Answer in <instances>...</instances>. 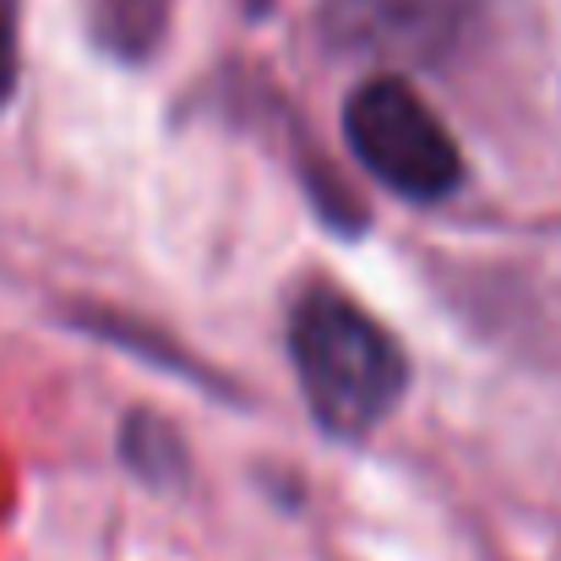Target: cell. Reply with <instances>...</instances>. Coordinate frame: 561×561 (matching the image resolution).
I'll list each match as a JSON object with an SVG mask.
<instances>
[{"label":"cell","instance_id":"7a4b0ae2","mask_svg":"<svg viewBox=\"0 0 561 561\" xmlns=\"http://www.w3.org/2000/svg\"><path fill=\"white\" fill-rule=\"evenodd\" d=\"M344 131H350L355 159L387 191H398L409 202H436V196H447L458 186V175H463V159H458L447 126L398 77H371L350 99Z\"/></svg>","mask_w":561,"mask_h":561},{"label":"cell","instance_id":"277c9868","mask_svg":"<svg viewBox=\"0 0 561 561\" xmlns=\"http://www.w3.org/2000/svg\"><path fill=\"white\" fill-rule=\"evenodd\" d=\"M11 82H16V55H11V33H5V16H0V104L11 99Z\"/></svg>","mask_w":561,"mask_h":561},{"label":"cell","instance_id":"6da1fadb","mask_svg":"<svg viewBox=\"0 0 561 561\" xmlns=\"http://www.w3.org/2000/svg\"><path fill=\"white\" fill-rule=\"evenodd\" d=\"M289 355L311 414L333 436H360L403 392V350L339 289H306L289 311Z\"/></svg>","mask_w":561,"mask_h":561},{"label":"cell","instance_id":"3957f363","mask_svg":"<svg viewBox=\"0 0 561 561\" xmlns=\"http://www.w3.org/2000/svg\"><path fill=\"white\" fill-rule=\"evenodd\" d=\"M469 0H322V27L350 55L425 60L453 44Z\"/></svg>","mask_w":561,"mask_h":561}]
</instances>
